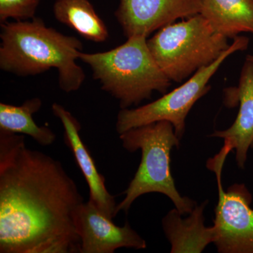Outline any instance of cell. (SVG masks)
Wrapping results in <instances>:
<instances>
[{"label": "cell", "mask_w": 253, "mask_h": 253, "mask_svg": "<svg viewBox=\"0 0 253 253\" xmlns=\"http://www.w3.org/2000/svg\"><path fill=\"white\" fill-rule=\"evenodd\" d=\"M42 105V100L37 97L26 100L19 106L1 103L0 131L26 134L42 146L52 144L56 140V134L48 126H38L33 118Z\"/></svg>", "instance_id": "cell-15"}, {"label": "cell", "mask_w": 253, "mask_h": 253, "mask_svg": "<svg viewBox=\"0 0 253 253\" xmlns=\"http://www.w3.org/2000/svg\"><path fill=\"white\" fill-rule=\"evenodd\" d=\"M74 221L81 239V253H113L121 248L146 249V241L128 221L123 226L116 225L90 200L76 210Z\"/></svg>", "instance_id": "cell-9"}, {"label": "cell", "mask_w": 253, "mask_h": 253, "mask_svg": "<svg viewBox=\"0 0 253 253\" xmlns=\"http://www.w3.org/2000/svg\"><path fill=\"white\" fill-rule=\"evenodd\" d=\"M200 14L227 38L253 33V0H203Z\"/></svg>", "instance_id": "cell-13"}, {"label": "cell", "mask_w": 253, "mask_h": 253, "mask_svg": "<svg viewBox=\"0 0 253 253\" xmlns=\"http://www.w3.org/2000/svg\"><path fill=\"white\" fill-rule=\"evenodd\" d=\"M41 0H0V21L9 18L26 21L35 18Z\"/></svg>", "instance_id": "cell-16"}, {"label": "cell", "mask_w": 253, "mask_h": 253, "mask_svg": "<svg viewBox=\"0 0 253 253\" xmlns=\"http://www.w3.org/2000/svg\"><path fill=\"white\" fill-rule=\"evenodd\" d=\"M83 203L60 161L0 131V253H81L74 215Z\"/></svg>", "instance_id": "cell-1"}, {"label": "cell", "mask_w": 253, "mask_h": 253, "mask_svg": "<svg viewBox=\"0 0 253 253\" xmlns=\"http://www.w3.org/2000/svg\"><path fill=\"white\" fill-rule=\"evenodd\" d=\"M227 40L202 14H198L161 28L147 44L169 81L181 83L229 49Z\"/></svg>", "instance_id": "cell-5"}, {"label": "cell", "mask_w": 253, "mask_h": 253, "mask_svg": "<svg viewBox=\"0 0 253 253\" xmlns=\"http://www.w3.org/2000/svg\"><path fill=\"white\" fill-rule=\"evenodd\" d=\"M203 0H121L115 15L126 38H147L179 18L200 14Z\"/></svg>", "instance_id": "cell-8"}, {"label": "cell", "mask_w": 253, "mask_h": 253, "mask_svg": "<svg viewBox=\"0 0 253 253\" xmlns=\"http://www.w3.org/2000/svg\"><path fill=\"white\" fill-rule=\"evenodd\" d=\"M224 104L227 107L240 105L236 121L225 130L214 131L211 137L220 138L231 149H235L239 168H244L248 152L253 147V62L246 60L239 85L225 89Z\"/></svg>", "instance_id": "cell-10"}, {"label": "cell", "mask_w": 253, "mask_h": 253, "mask_svg": "<svg viewBox=\"0 0 253 253\" xmlns=\"http://www.w3.org/2000/svg\"><path fill=\"white\" fill-rule=\"evenodd\" d=\"M228 154L221 149L208 163V167L216 174L218 184L213 244L219 253H253L252 194L244 184H232L226 191L221 185V172Z\"/></svg>", "instance_id": "cell-7"}, {"label": "cell", "mask_w": 253, "mask_h": 253, "mask_svg": "<svg viewBox=\"0 0 253 253\" xmlns=\"http://www.w3.org/2000/svg\"><path fill=\"white\" fill-rule=\"evenodd\" d=\"M51 110L53 114L62 123L65 144L73 153L89 186V200L94 203L101 214L113 219L118 214V204L115 196L108 191L104 176L100 174L89 150L82 140L80 135L81 123L61 104L54 103Z\"/></svg>", "instance_id": "cell-11"}, {"label": "cell", "mask_w": 253, "mask_h": 253, "mask_svg": "<svg viewBox=\"0 0 253 253\" xmlns=\"http://www.w3.org/2000/svg\"><path fill=\"white\" fill-rule=\"evenodd\" d=\"M208 201L196 205L185 219L174 208L163 217V231L171 245V253H201L213 244L214 227L204 224V211Z\"/></svg>", "instance_id": "cell-12"}, {"label": "cell", "mask_w": 253, "mask_h": 253, "mask_svg": "<svg viewBox=\"0 0 253 253\" xmlns=\"http://www.w3.org/2000/svg\"><path fill=\"white\" fill-rule=\"evenodd\" d=\"M0 68L21 77L38 76L54 68L61 90L78 91L85 74L77 63L83 44L47 27L41 18L1 24Z\"/></svg>", "instance_id": "cell-2"}, {"label": "cell", "mask_w": 253, "mask_h": 253, "mask_svg": "<svg viewBox=\"0 0 253 253\" xmlns=\"http://www.w3.org/2000/svg\"><path fill=\"white\" fill-rule=\"evenodd\" d=\"M246 59L249 60V61H253V54L249 55V56H247V57H246Z\"/></svg>", "instance_id": "cell-17"}, {"label": "cell", "mask_w": 253, "mask_h": 253, "mask_svg": "<svg viewBox=\"0 0 253 253\" xmlns=\"http://www.w3.org/2000/svg\"><path fill=\"white\" fill-rule=\"evenodd\" d=\"M123 148L129 152L141 150V160L134 178L117 206V212L127 213L136 199L150 193L168 196L181 215L190 214L196 201L181 196L170 170V153L179 147L180 139L169 121H158L132 128L120 134Z\"/></svg>", "instance_id": "cell-4"}, {"label": "cell", "mask_w": 253, "mask_h": 253, "mask_svg": "<svg viewBox=\"0 0 253 253\" xmlns=\"http://www.w3.org/2000/svg\"><path fill=\"white\" fill-rule=\"evenodd\" d=\"M249 44V39L246 37H236L229 49L216 61L194 73L182 85L140 107L121 109L116 124L118 134L150 123L166 121L172 123L176 135L181 139L185 131L186 116L196 101L211 89L210 80L230 55L244 51Z\"/></svg>", "instance_id": "cell-6"}, {"label": "cell", "mask_w": 253, "mask_h": 253, "mask_svg": "<svg viewBox=\"0 0 253 253\" xmlns=\"http://www.w3.org/2000/svg\"><path fill=\"white\" fill-rule=\"evenodd\" d=\"M53 14L59 22L94 42H104L109 33L89 0H56Z\"/></svg>", "instance_id": "cell-14"}, {"label": "cell", "mask_w": 253, "mask_h": 253, "mask_svg": "<svg viewBox=\"0 0 253 253\" xmlns=\"http://www.w3.org/2000/svg\"><path fill=\"white\" fill-rule=\"evenodd\" d=\"M79 59L90 67L101 89L118 100L121 109L151 99L154 91L165 94L171 84L153 57L146 37H130L107 51H82Z\"/></svg>", "instance_id": "cell-3"}]
</instances>
